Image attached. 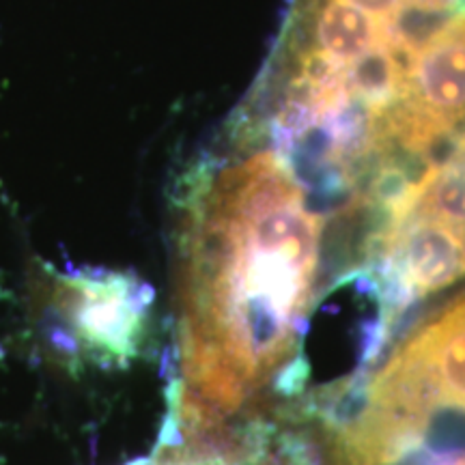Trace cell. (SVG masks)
<instances>
[{"label":"cell","instance_id":"4","mask_svg":"<svg viewBox=\"0 0 465 465\" xmlns=\"http://www.w3.org/2000/svg\"><path fill=\"white\" fill-rule=\"evenodd\" d=\"M465 132V9L416 52L391 119L401 158H431Z\"/></svg>","mask_w":465,"mask_h":465},{"label":"cell","instance_id":"2","mask_svg":"<svg viewBox=\"0 0 465 465\" xmlns=\"http://www.w3.org/2000/svg\"><path fill=\"white\" fill-rule=\"evenodd\" d=\"M315 435L319 465H465V289L332 388Z\"/></svg>","mask_w":465,"mask_h":465},{"label":"cell","instance_id":"1","mask_svg":"<svg viewBox=\"0 0 465 465\" xmlns=\"http://www.w3.org/2000/svg\"><path fill=\"white\" fill-rule=\"evenodd\" d=\"M323 218L276 149L188 174L174 218L171 463L229 450L298 366L322 276Z\"/></svg>","mask_w":465,"mask_h":465},{"label":"cell","instance_id":"3","mask_svg":"<svg viewBox=\"0 0 465 465\" xmlns=\"http://www.w3.org/2000/svg\"><path fill=\"white\" fill-rule=\"evenodd\" d=\"M373 235L435 282L465 281V132L381 203Z\"/></svg>","mask_w":465,"mask_h":465}]
</instances>
